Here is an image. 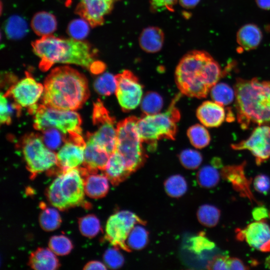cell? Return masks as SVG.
<instances>
[{
    "label": "cell",
    "mask_w": 270,
    "mask_h": 270,
    "mask_svg": "<svg viewBox=\"0 0 270 270\" xmlns=\"http://www.w3.org/2000/svg\"><path fill=\"white\" fill-rule=\"evenodd\" d=\"M34 52L40 58V68L44 72L55 64H74L100 73L104 64L96 60V51L86 42L52 35L41 37L32 43Z\"/></svg>",
    "instance_id": "obj_1"
},
{
    "label": "cell",
    "mask_w": 270,
    "mask_h": 270,
    "mask_svg": "<svg viewBox=\"0 0 270 270\" xmlns=\"http://www.w3.org/2000/svg\"><path fill=\"white\" fill-rule=\"evenodd\" d=\"M44 86L42 104L58 110H78L90 96L86 77L66 66L52 69L46 77Z\"/></svg>",
    "instance_id": "obj_2"
},
{
    "label": "cell",
    "mask_w": 270,
    "mask_h": 270,
    "mask_svg": "<svg viewBox=\"0 0 270 270\" xmlns=\"http://www.w3.org/2000/svg\"><path fill=\"white\" fill-rule=\"evenodd\" d=\"M222 74L218 62L207 52L194 50L181 58L175 71L176 82L182 94L206 98Z\"/></svg>",
    "instance_id": "obj_3"
},
{
    "label": "cell",
    "mask_w": 270,
    "mask_h": 270,
    "mask_svg": "<svg viewBox=\"0 0 270 270\" xmlns=\"http://www.w3.org/2000/svg\"><path fill=\"white\" fill-rule=\"evenodd\" d=\"M236 118L246 130L251 124H270V81L238 78L234 86Z\"/></svg>",
    "instance_id": "obj_4"
},
{
    "label": "cell",
    "mask_w": 270,
    "mask_h": 270,
    "mask_svg": "<svg viewBox=\"0 0 270 270\" xmlns=\"http://www.w3.org/2000/svg\"><path fill=\"white\" fill-rule=\"evenodd\" d=\"M84 182L79 168L60 173L50 185L46 195L50 204L60 210L84 204Z\"/></svg>",
    "instance_id": "obj_5"
},
{
    "label": "cell",
    "mask_w": 270,
    "mask_h": 270,
    "mask_svg": "<svg viewBox=\"0 0 270 270\" xmlns=\"http://www.w3.org/2000/svg\"><path fill=\"white\" fill-rule=\"evenodd\" d=\"M178 98L174 100L166 112L144 115L138 119L136 126L142 142L154 147L162 138L174 140L177 131L176 123L180 118L179 111L175 107Z\"/></svg>",
    "instance_id": "obj_6"
},
{
    "label": "cell",
    "mask_w": 270,
    "mask_h": 270,
    "mask_svg": "<svg viewBox=\"0 0 270 270\" xmlns=\"http://www.w3.org/2000/svg\"><path fill=\"white\" fill-rule=\"evenodd\" d=\"M138 119L131 116L116 124V150L124 158L130 173L140 168L146 158L137 128Z\"/></svg>",
    "instance_id": "obj_7"
},
{
    "label": "cell",
    "mask_w": 270,
    "mask_h": 270,
    "mask_svg": "<svg viewBox=\"0 0 270 270\" xmlns=\"http://www.w3.org/2000/svg\"><path fill=\"white\" fill-rule=\"evenodd\" d=\"M34 114V127L43 130L54 128L66 136L72 132L82 134V118L74 110H62L40 104Z\"/></svg>",
    "instance_id": "obj_8"
},
{
    "label": "cell",
    "mask_w": 270,
    "mask_h": 270,
    "mask_svg": "<svg viewBox=\"0 0 270 270\" xmlns=\"http://www.w3.org/2000/svg\"><path fill=\"white\" fill-rule=\"evenodd\" d=\"M44 142L42 136L34 133L26 135L22 142L26 168L32 178L56 165V154Z\"/></svg>",
    "instance_id": "obj_9"
},
{
    "label": "cell",
    "mask_w": 270,
    "mask_h": 270,
    "mask_svg": "<svg viewBox=\"0 0 270 270\" xmlns=\"http://www.w3.org/2000/svg\"><path fill=\"white\" fill-rule=\"evenodd\" d=\"M92 120L97 130L88 132L86 138L106 150L110 155L116 150V126L115 118L110 114L100 100L94 103Z\"/></svg>",
    "instance_id": "obj_10"
},
{
    "label": "cell",
    "mask_w": 270,
    "mask_h": 270,
    "mask_svg": "<svg viewBox=\"0 0 270 270\" xmlns=\"http://www.w3.org/2000/svg\"><path fill=\"white\" fill-rule=\"evenodd\" d=\"M138 224H144V222L134 213L128 210L119 211L108 218L105 238L114 246L130 251L126 242L132 229Z\"/></svg>",
    "instance_id": "obj_11"
},
{
    "label": "cell",
    "mask_w": 270,
    "mask_h": 270,
    "mask_svg": "<svg viewBox=\"0 0 270 270\" xmlns=\"http://www.w3.org/2000/svg\"><path fill=\"white\" fill-rule=\"evenodd\" d=\"M44 89L43 85L26 72V76L10 87L4 95L12 98L22 108H28L29 113L34 114L38 106L36 104Z\"/></svg>",
    "instance_id": "obj_12"
},
{
    "label": "cell",
    "mask_w": 270,
    "mask_h": 270,
    "mask_svg": "<svg viewBox=\"0 0 270 270\" xmlns=\"http://www.w3.org/2000/svg\"><path fill=\"white\" fill-rule=\"evenodd\" d=\"M115 78V93L122 110L129 112L136 108L141 102L142 96V87L138 78L129 70H123Z\"/></svg>",
    "instance_id": "obj_13"
},
{
    "label": "cell",
    "mask_w": 270,
    "mask_h": 270,
    "mask_svg": "<svg viewBox=\"0 0 270 270\" xmlns=\"http://www.w3.org/2000/svg\"><path fill=\"white\" fill-rule=\"evenodd\" d=\"M86 142L78 132L71 133L66 136L65 142L56 154V166L60 174L77 168L84 160Z\"/></svg>",
    "instance_id": "obj_14"
},
{
    "label": "cell",
    "mask_w": 270,
    "mask_h": 270,
    "mask_svg": "<svg viewBox=\"0 0 270 270\" xmlns=\"http://www.w3.org/2000/svg\"><path fill=\"white\" fill-rule=\"evenodd\" d=\"M230 146L237 150H248L255 157L256 164L260 165L270 158V126H258L247 139Z\"/></svg>",
    "instance_id": "obj_15"
},
{
    "label": "cell",
    "mask_w": 270,
    "mask_h": 270,
    "mask_svg": "<svg viewBox=\"0 0 270 270\" xmlns=\"http://www.w3.org/2000/svg\"><path fill=\"white\" fill-rule=\"evenodd\" d=\"M238 240H245L250 246L262 252H270V226L264 220L250 223L236 230Z\"/></svg>",
    "instance_id": "obj_16"
},
{
    "label": "cell",
    "mask_w": 270,
    "mask_h": 270,
    "mask_svg": "<svg viewBox=\"0 0 270 270\" xmlns=\"http://www.w3.org/2000/svg\"><path fill=\"white\" fill-rule=\"evenodd\" d=\"M114 0H80L76 12L92 27L102 25L104 17L112 10Z\"/></svg>",
    "instance_id": "obj_17"
},
{
    "label": "cell",
    "mask_w": 270,
    "mask_h": 270,
    "mask_svg": "<svg viewBox=\"0 0 270 270\" xmlns=\"http://www.w3.org/2000/svg\"><path fill=\"white\" fill-rule=\"evenodd\" d=\"M246 162L238 165L224 166L220 173L222 178L232 184L233 188L243 197H246L251 201L256 202L251 192L250 186L251 179H248L244 174Z\"/></svg>",
    "instance_id": "obj_18"
},
{
    "label": "cell",
    "mask_w": 270,
    "mask_h": 270,
    "mask_svg": "<svg viewBox=\"0 0 270 270\" xmlns=\"http://www.w3.org/2000/svg\"><path fill=\"white\" fill-rule=\"evenodd\" d=\"M110 154L104 149L86 138L82 167L88 174L104 170Z\"/></svg>",
    "instance_id": "obj_19"
},
{
    "label": "cell",
    "mask_w": 270,
    "mask_h": 270,
    "mask_svg": "<svg viewBox=\"0 0 270 270\" xmlns=\"http://www.w3.org/2000/svg\"><path fill=\"white\" fill-rule=\"evenodd\" d=\"M196 114L200 122L208 128L220 126L227 117L222 106L209 100L204 102L200 106Z\"/></svg>",
    "instance_id": "obj_20"
},
{
    "label": "cell",
    "mask_w": 270,
    "mask_h": 270,
    "mask_svg": "<svg viewBox=\"0 0 270 270\" xmlns=\"http://www.w3.org/2000/svg\"><path fill=\"white\" fill-rule=\"evenodd\" d=\"M104 171L111 183L118 185L131 174L123 156L116 150L110 155Z\"/></svg>",
    "instance_id": "obj_21"
},
{
    "label": "cell",
    "mask_w": 270,
    "mask_h": 270,
    "mask_svg": "<svg viewBox=\"0 0 270 270\" xmlns=\"http://www.w3.org/2000/svg\"><path fill=\"white\" fill-rule=\"evenodd\" d=\"M164 40V34L157 26H148L141 32L138 42L140 48L148 53H156L161 50Z\"/></svg>",
    "instance_id": "obj_22"
},
{
    "label": "cell",
    "mask_w": 270,
    "mask_h": 270,
    "mask_svg": "<svg viewBox=\"0 0 270 270\" xmlns=\"http://www.w3.org/2000/svg\"><path fill=\"white\" fill-rule=\"evenodd\" d=\"M28 266L36 270H54L60 266L54 253L48 248H39L32 252L29 257Z\"/></svg>",
    "instance_id": "obj_23"
},
{
    "label": "cell",
    "mask_w": 270,
    "mask_h": 270,
    "mask_svg": "<svg viewBox=\"0 0 270 270\" xmlns=\"http://www.w3.org/2000/svg\"><path fill=\"white\" fill-rule=\"evenodd\" d=\"M82 178L84 192L90 198H100L108 192L109 180L104 174H88Z\"/></svg>",
    "instance_id": "obj_24"
},
{
    "label": "cell",
    "mask_w": 270,
    "mask_h": 270,
    "mask_svg": "<svg viewBox=\"0 0 270 270\" xmlns=\"http://www.w3.org/2000/svg\"><path fill=\"white\" fill-rule=\"evenodd\" d=\"M262 34L260 28L256 24H248L242 26L236 34V41L244 50L256 48L260 44Z\"/></svg>",
    "instance_id": "obj_25"
},
{
    "label": "cell",
    "mask_w": 270,
    "mask_h": 270,
    "mask_svg": "<svg viewBox=\"0 0 270 270\" xmlns=\"http://www.w3.org/2000/svg\"><path fill=\"white\" fill-rule=\"evenodd\" d=\"M31 26L36 34L42 37L51 35L56 30L57 22L52 14L40 12L33 16Z\"/></svg>",
    "instance_id": "obj_26"
},
{
    "label": "cell",
    "mask_w": 270,
    "mask_h": 270,
    "mask_svg": "<svg viewBox=\"0 0 270 270\" xmlns=\"http://www.w3.org/2000/svg\"><path fill=\"white\" fill-rule=\"evenodd\" d=\"M40 207L42 210L39 217L40 227L44 230L48 232L54 230L59 228L62 220L57 210L47 207L42 202H40Z\"/></svg>",
    "instance_id": "obj_27"
},
{
    "label": "cell",
    "mask_w": 270,
    "mask_h": 270,
    "mask_svg": "<svg viewBox=\"0 0 270 270\" xmlns=\"http://www.w3.org/2000/svg\"><path fill=\"white\" fill-rule=\"evenodd\" d=\"M141 224L135 225L127 237L126 243L130 250H142L148 244V232Z\"/></svg>",
    "instance_id": "obj_28"
},
{
    "label": "cell",
    "mask_w": 270,
    "mask_h": 270,
    "mask_svg": "<svg viewBox=\"0 0 270 270\" xmlns=\"http://www.w3.org/2000/svg\"><path fill=\"white\" fill-rule=\"evenodd\" d=\"M210 96L214 102L222 106L230 104L235 98V92L226 83H216L210 89Z\"/></svg>",
    "instance_id": "obj_29"
},
{
    "label": "cell",
    "mask_w": 270,
    "mask_h": 270,
    "mask_svg": "<svg viewBox=\"0 0 270 270\" xmlns=\"http://www.w3.org/2000/svg\"><path fill=\"white\" fill-rule=\"evenodd\" d=\"M4 30L8 38L12 40L20 39L27 33V24L23 18L18 16H13L7 20Z\"/></svg>",
    "instance_id": "obj_30"
},
{
    "label": "cell",
    "mask_w": 270,
    "mask_h": 270,
    "mask_svg": "<svg viewBox=\"0 0 270 270\" xmlns=\"http://www.w3.org/2000/svg\"><path fill=\"white\" fill-rule=\"evenodd\" d=\"M187 135L191 144L197 148L206 147L210 142V136L206 128L200 124L190 127Z\"/></svg>",
    "instance_id": "obj_31"
},
{
    "label": "cell",
    "mask_w": 270,
    "mask_h": 270,
    "mask_svg": "<svg viewBox=\"0 0 270 270\" xmlns=\"http://www.w3.org/2000/svg\"><path fill=\"white\" fill-rule=\"evenodd\" d=\"M220 211L216 206L205 204L201 206L197 212V218L203 226L212 228L215 226L219 222Z\"/></svg>",
    "instance_id": "obj_32"
},
{
    "label": "cell",
    "mask_w": 270,
    "mask_h": 270,
    "mask_svg": "<svg viewBox=\"0 0 270 270\" xmlns=\"http://www.w3.org/2000/svg\"><path fill=\"white\" fill-rule=\"evenodd\" d=\"M196 178L200 186L204 188H212L218 183L220 175L216 167L205 166L198 172Z\"/></svg>",
    "instance_id": "obj_33"
},
{
    "label": "cell",
    "mask_w": 270,
    "mask_h": 270,
    "mask_svg": "<svg viewBox=\"0 0 270 270\" xmlns=\"http://www.w3.org/2000/svg\"><path fill=\"white\" fill-rule=\"evenodd\" d=\"M164 189L167 194L172 198H179L184 195L188 189L185 178L180 174L169 177L164 182Z\"/></svg>",
    "instance_id": "obj_34"
},
{
    "label": "cell",
    "mask_w": 270,
    "mask_h": 270,
    "mask_svg": "<svg viewBox=\"0 0 270 270\" xmlns=\"http://www.w3.org/2000/svg\"><path fill=\"white\" fill-rule=\"evenodd\" d=\"M163 106L162 96L154 92H147L141 101V109L144 115L158 114Z\"/></svg>",
    "instance_id": "obj_35"
},
{
    "label": "cell",
    "mask_w": 270,
    "mask_h": 270,
    "mask_svg": "<svg viewBox=\"0 0 270 270\" xmlns=\"http://www.w3.org/2000/svg\"><path fill=\"white\" fill-rule=\"evenodd\" d=\"M78 224L80 233L87 238L95 236L101 230L100 222L94 214H87L80 218Z\"/></svg>",
    "instance_id": "obj_36"
},
{
    "label": "cell",
    "mask_w": 270,
    "mask_h": 270,
    "mask_svg": "<svg viewBox=\"0 0 270 270\" xmlns=\"http://www.w3.org/2000/svg\"><path fill=\"white\" fill-rule=\"evenodd\" d=\"M0 101V117L1 124H10L12 122V118L16 115L20 116L22 107L14 102H10L8 98L1 93Z\"/></svg>",
    "instance_id": "obj_37"
},
{
    "label": "cell",
    "mask_w": 270,
    "mask_h": 270,
    "mask_svg": "<svg viewBox=\"0 0 270 270\" xmlns=\"http://www.w3.org/2000/svg\"><path fill=\"white\" fill-rule=\"evenodd\" d=\"M94 88L101 95L110 96L114 92L116 88L115 76L106 72L98 77L94 82Z\"/></svg>",
    "instance_id": "obj_38"
},
{
    "label": "cell",
    "mask_w": 270,
    "mask_h": 270,
    "mask_svg": "<svg viewBox=\"0 0 270 270\" xmlns=\"http://www.w3.org/2000/svg\"><path fill=\"white\" fill-rule=\"evenodd\" d=\"M42 132L43 141L50 150H58L65 142L66 136L56 128H50Z\"/></svg>",
    "instance_id": "obj_39"
},
{
    "label": "cell",
    "mask_w": 270,
    "mask_h": 270,
    "mask_svg": "<svg viewBox=\"0 0 270 270\" xmlns=\"http://www.w3.org/2000/svg\"><path fill=\"white\" fill-rule=\"evenodd\" d=\"M48 246L55 254L59 256L68 254L73 248L70 240L64 235L52 236L49 240Z\"/></svg>",
    "instance_id": "obj_40"
},
{
    "label": "cell",
    "mask_w": 270,
    "mask_h": 270,
    "mask_svg": "<svg viewBox=\"0 0 270 270\" xmlns=\"http://www.w3.org/2000/svg\"><path fill=\"white\" fill-rule=\"evenodd\" d=\"M90 24L83 18L74 19L68 24L67 32L72 38L82 40L88 34Z\"/></svg>",
    "instance_id": "obj_41"
},
{
    "label": "cell",
    "mask_w": 270,
    "mask_h": 270,
    "mask_svg": "<svg viewBox=\"0 0 270 270\" xmlns=\"http://www.w3.org/2000/svg\"><path fill=\"white\" fill-rule=\"evenodd\" d=\"M179 158L182 164L189 170L196 169L202 161L201 154L197 150L192 149L182 150L180 154Z\"/></svg>",
    "instance_id": "obj_42"
},
{
    "label": "cell",
    "mask_w": 270,
    "mask_h": 270,
    "mask_svg": "<svg viewBox=\"0 0 270 270\" xmlns=\"http://www.w3.org/2000/svg\"><path fill=\"white\" fill-rule=\"evenodd\" d=\"M103 258L106 266L112 269H118L124 263V258L116 246L106 250Z\"/></svg>",
    "instance_id": "obj_43"
},
{
    "label": "cell",
    "mask_w": 270,
    "mask_h": 270,
    "mask_svg": "<svg viewBox=\"0 0 270 270\" xmlns=\"http://www.w3.org/2000/svg\"><path fill=\"white\" fill-rule=\"evenodd\" d=\"M229 257L223 255H216L208 262L206 268L208 270H229Z\"/></svg>",
    "instance_id": "obj_44"
},
{
    "label": "cell",
    "mask_w": 270,
    "mask_h": 270,
    "mask_svg": "<svg viewBox=\"0 0 270 270\" xmlns=\"http://www.w3.org/2000/svg\"><path fill=\"white\" fill-rule=\"evenodd\" d=\"M253 185L256 190L266 194L270 190V178L265 174H258L255 177Z\"/></svg>",
    "instance_id": "obj_45"
},
{
    "label": "cell",
    "mask_w": 270,
    "mask_h": 270,
    "mask_svg": "<svg viewBox=\"0 0 270 270\" xmlns=\"http://www.w3.org/2000/svg\"><path fill=\"white\" fill-rule=\"evenodd\" d=\"M178 0H150L152 10L160 12L164 10L173 11L174 7Z\"/></svg>",
    "instance_id": "obj_46"
},
{
    "label": "cell",
    "mask_w": 270,
    "mask_h": 270,
    "mask_svg": "<svg viewBox=\"0 0 270 270\" xmlns=\"http://www.w3.org/2000/svg\"><path fill=\"white\" fill-rule=\"evenodd\" d=\"M214 246L213 242L202 235L196 238L194 242V250L198 252L206 250H212L214 248Z\"/></svg>",
    "instance_id": "obj_47"
},
{
    "label": "cell",
    "mask_w": 270,
    "mask_h": 270,
    "mask_svg": "<svg viewBox=\"0 0 270 270\" xmlns=\"http://www.w3.org/2000/svg\"><path fill=\"white\" fill-rule=\"evenodd\" d=\"M252 216L256 220H261L268 217V210L263 206L255 208L252 211Z\"/></svg>",
    "instance_id": "obj_48"
},
{
    "label": "cell",
    "mask_w": 270,
    "mask_h": 270,
    "mask_svg": "<svg viewBox=\"0 0 270 270\" xmlns=\"http://www.w3.org/2000/svg\"><path fill=\"white\" fill-rule=\"evenodd\" d=\"M229 270H247L249 268L243 262L237 258H229Z\"/></svg>",
    "instance_id": "obj_49"
},
{
    "label": "cell",
    "mask_w": 270,
    "mask_h": 270,
    "mask_svg": "<svg viewBox=\"0 0 270 270\" xmlns=\"http://www.w3.org/2000/svg\"><path fill=\"white\" fill-rule=\"evenodd\" d=\"M84 270H106V265L97 260L90 261L84 267Z\"/></svg>",
    "instance_id": "obj_50"
},
{
    "label": "cell",
    "mask_w": 270,
    "mask_h": 270,
    "mask_svg": "<svg viewBox=\"0 0 270 270\" xmlns=\"http://www.w3.org/2000/svg\"><path fill=\"white\" fill-rule=\"evenodd\" d=\"M180 4L186 8H192L195 7L200 0H178Z\"/></svg>",
    "instance_id": "obj_51"
},
{
    "label": "cell",
    "mask_w": 270,
    "mask_h": 270,
    "mask_svg": "<svg viewBox=\"0 0 270 270\" xmlns=\"http://www.w3.org/2000/svg\"><path fill=\"white\" fill-rule=\"evenodd\" d=\"M257 6L261 9L270 10V0H256Z\"/></svg>",
    "instance_id": "obj_52"
},
{
    "label": "cell",
    "mask_w": 270,
    "mask_h": 270,
    "mask_svg": "<svg viewBox=\"0 0 270 270\" xmlns=\"http://www.w3.org/2000/svg\"><path fill=\"white\" fill-rule=\"evenodd\" d=\"M212 164L214 166L216 167V168H218L222 166V162L220 161V160L216 158H214L212 160Z\"/></svg>",
    "instance_id": "obj_53"
},
{
    "label": "cell",
    "mask_w": 270,
    "mask_h": 270,
    "mask_svg": "<svg viewBox=\"0 0 270 270\" xmlns=\"http://www.w3.org/2000/svg\"><path fill=\"white\" fill-rule=\"evenodd\" d=\"M264 264L266 268L270 269V256L266 258Z\"/></svg>",
    "instance_id": "obj_54"
},
{
    "label": "cell",
    "mask_w": 270,
    "mask_h": 270,
    "mask_svg": "<svg viewBox=\"0 0 270 270\" xmlns=\"http://www.w3.org/2000/svg\"><path fill=\"white\" fill-rule=\"evenodd\" d=\"M268 217L270 218V213H269V216H268Z\"/></svg>",
    "instance_id": "obj_55"
}]
</instances>
